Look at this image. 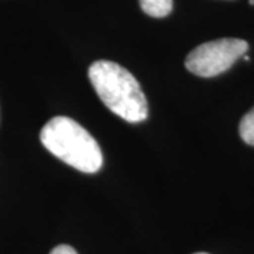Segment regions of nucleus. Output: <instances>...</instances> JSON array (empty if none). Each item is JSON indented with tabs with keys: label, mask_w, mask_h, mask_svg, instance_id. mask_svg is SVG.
<instances>
[{
	"label": "nucleus",
	"mask_w": 254,
	"mask_h": 254,
	"mask_svg": "<svg viewBox=\"0 0 254 254\" xmlns=\"http://www.w3.org/2000/svg\"><path fill=\"white\" fill-rule=\"evenodd\" d=\"M50 254H78L75 252V249L71 247V246H66V245H61V246H57L54 250L51 252Z\"/></svg>",
	"instance_id": "6"
},
{
	"label": "nucleus",
	"mask_w": 254,
	"mask_h": 254,
	"mask_svg": "<svg viewBox=\"0 0 254 254\" xmlns=\"http://www.w3.org/2000/svg\"><path fill=\"white\" fill-rule=\"evenodd\" d=\"M249 44L240 38H220L209 41L192 50L185 66L190 72L202 78L216 76L232 68L240 57L247 53Z\"/></svg>",
	"instance_id": "3"
},
{
	"label": "nucleus",
	"mask_w": 254,
	"mask_h": 254,
	"mask_svg": "<svg viewBox=\"0 0 254 254\" xmlns=\"http://www.w3.org/2000/svg\"><path fill=\"white\" fill-rule=\"evenodd\" d=\"M89 81L105 106L128 123H140L148 116V105L140 83L112 61H96L89 66Z\"/></svg>",
	"instance_id": "1"
},
{
	"label": "nucleus",
	"mask_w": 254,
	"mask_h": 254,
	"mask_svg": "<svg viewBox=\"0 0 254 254\" xmlns=\"http://www.w3.org/2000/svg\"><path fill=\"white\" fill-rule=\"evenodd\" d=\"M145 14L155 18L167 17L174 7L173 0H138Z\"/></svg>",
	"instance_id": "4"
},
{
	"label": "nucleus",
	"mask_w": 254,
	"mask_h": 254,
	"mask_svg": "<svg viewBox=\"0 0 254 254\" xmlns=\"http://www.w3.org/2000/svg\"><path fill=\"white\" fill-rule=\"evenodd\" d=\"M196 254H208V253H196Z\"/></svg>",
	"instance_id": "8"
},
{
	"label": "nucleus",
	"mask_w": 254,
	"mask_h": 254,
	"mask_svg": "<svg viewBox=\"0 0 254 254\" xmlns=\"http://www.w3.org/2000/svg\"><path fill=\"white\" fill-rule=\"evenodd\" d=\"M249 3H250V4H254V0H249Z\"/></svg>",
	"instance_id": "7"
},
{
	"label": "nucleus",
	"mask_w": 254,
	"mask_h": 254,
	"mask_svg": "<svg viewBox=\"0 0 254 254\" xmlns=\"http://www.w3.org/2000/svg\"><path fill=\"white\" fill-rule=\"evenodd\" d=\"M40 138L51 154L78 171L98 173L103 164L98 141L72 119L65 116L51 119L43 127Z\"/></svg>",
	"instance_id": "2"
},
{
	"label": "nucleus",
	"mask_w": 254,
	"mask_h": 254,
	"mask_svg": "<svg viewBox=\"0 0 254 254\" xmlns=\"http://www.w3.org/2000/svg\"><path fill=\"white\" fill-rule=\"evenodd\" d=\"M242 140L249 145H254V108L246 113L239 126Z\"/></svg>",
	"instance_id": "5"
}]
</instances>
